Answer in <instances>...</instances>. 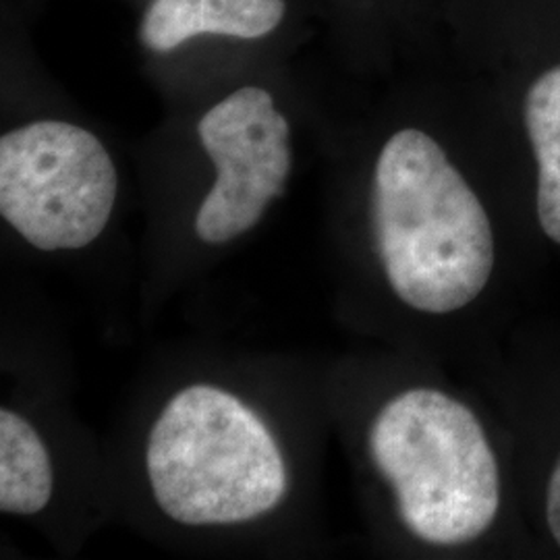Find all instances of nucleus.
Instances as JSON below:
<instances>
[{
	"instance_id": "obj_8",
	"label": "nucleus",
	"mask_w": 560,
	"mask_h": 560,
	"mask_svg": "<svg viewBox=\"0 0 560 560\" xmlns=\"http://www.w3.org/2000/svg\"><path fill=\"white\" fill-rule=\"evenodd\" d=\"M525 127L538 161V219L544 233L560 245V67L529 88Z\"/></svg>"
},
{
	"instance_id": "obj_2",
	"label": "nucleus",
	"mask_w": 560,
	"mask_h": 560,
	"mask_svg": "<svg viewBox=\"0 0 560 560\" xmlns=\"http://www.w3.org/2000/svg\"><path fill=\"white\" fill-rule=\"evenodd\" d=\"M370 222L390 291L407 307L446 316L480 298L494 268L492 224L441 143L400 129L374 166Z\"/></svg>"
},
{
	"instance_id": "obj_6",
	"label": "nucleus",
	"mask_w": 560,
	"mask_h": 560,
	"mask_svg": "<svg viewBox=\"0 0 560 560\" xmlns=\"http://www.w3.org/2000/svg\"><path fill=\"white\" fill-rule=\"evenodd\" d=\"M284 11V0H154L143 13L140 42L168 52L203 34L258 40L279 27Z\"/></svg>"
},
{
	"instance_id": "obj_1",
	"label": "nucleus",
	"mask_w": 560,
	"mask_h": 560,
	"mask_svg": "<svg viewBox=\"0 0 560 560\" xmlns=\"http://www.w3.org/2000/svg\"><path fill=\"white\" fill-rule=\"evenodd\" d=\"M145 492L183 529H237L279 513L293 467L268 416L217 382H189L162 402L143 448Z\"/></svg>"
},
{
	"instance_id": "obj_9",
	"label": "nucleus",
	"mask_w": 560,
	"mask_h": 560,
	"mask_svg": "<svg viewBox=\"0 0 560 560\" xmlns=\"http://www.w3.org/2000/svg\"><path fill=\"white\" fill-rule=\"evenodd\" d=\"M546 521L552 538L560 546V459L548 481L546 490Z\"/></svg>"
},
{
	"instance_id": "obj_7",
	"label": "nucleus",
	"mask_w": 560,
	"mask_h": 560,
	"mask_svg": "<svg viewBox=\"0 0 560 560\" xmlns=\"http://www.w3.org/2000/svg\"><path fill=\"white\" fill-rule=\"evenodd\" d=\"M55 460L34 421L18 409H0V511L38 517L55 497Z\"/></svg>"
},
{
	"instance_id": "obj_5",
	"label": "nucleus",
	"mask_w": 560,
	"mask_h": 560,
	"mask_svg": "<svg viewBox=\"0 0 560 560\" xmlns=\"http://www.w3.org/2000/svg\"><path fill=\"white\" fill-rule=\"evenodd\" d=\"M198 138L217 177L196 210L194 235L222 247L254 231L287 194L291 125L268 90L243 85L201 117Z\"/></svg>"
},
{
	"instance_id": "obj_4",
	"label": "nucleus",
	"mask_w": 560,
	"mask_h": 560,
	"mask_svg": "<svg viewBox=\"0 0 560 560\" xmlns=\"http://www.w3.org/2000/svg\"><path fill=\"white\" fill-rule=\"evenodd\" d=\"M117 198L119 171L96 133L57 119L2 133L0 217L30 247H90L108 229Z\"/></svg>"
},
{
	"instance_id": "obj_3",
	"label": "nucleus",
	"mask_w": 560,
	"mask_h": 560,
	"mask_svg": "<svg viewBox=\"0 0 560 560\" xmlns=\"http://www.w3.org/2000/svg\"><path fill=\"white\" fill-rule=\"evenodd\" d=\"M368 455L402 527L428 546L478 540L501 509V474L478 416L430 386L400 390L368 428Z\"/></svg>"
}]
</instances>
